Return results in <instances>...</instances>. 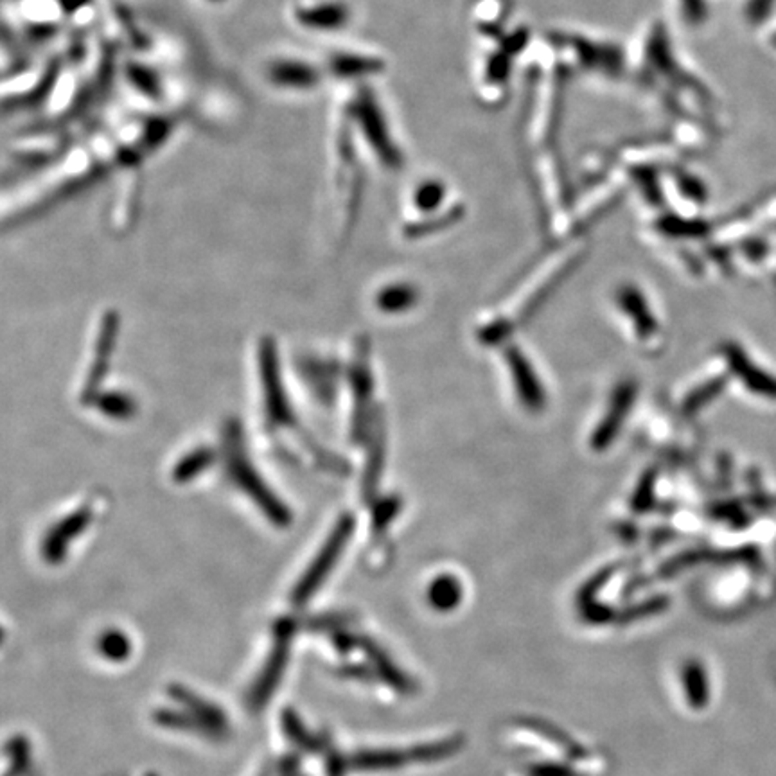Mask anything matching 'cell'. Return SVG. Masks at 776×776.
I'll return each mask as SVG.
<instances>
[{
  "label": "cell",
  "instance_id": "obj_1",
  "mask_svg": "<svg viewBox=\"0 0 776 776\" xmlns=\"http://www.w3.org/2000/svg\"><path fill=\"white\" fill-rule=\"evenodd\" d=\"M462 748V739H442L417 746L414 750H360L344 759L345 771H394L408 764H423L433 760L448 759Z\"/></svg>",
  "mask_w": 776,
  "mask_h": 776
},
{
  "label": "cell",
  "instance_id": "obj_2",
  "mask_svg": "<svg viewBox=\"0 0 776 776\" xmlns=\"http://www.w3.org/2000/svg\"><path fill=\"white\" fill-rule=\"evenodd\" d=\"M354 523L351 520V516H345L342 520L338 521L333 534L329 536L324 547L320 548L318 556L315 557V561L309 565L308 570L304 577L297 582L291 600L295 606H304L318 588L322 586V582L326 581L329 570L336 565L338 557L342 554L347 541L353 534Z\"/></svg>",
  "mask_w": 776,
  "mask_h": 776
},
{
  "label": "cell",
  "instance_id": "obj_3",
  "mask_svg": "<svg viewBox=\"0 0 776 776\" xmlns=\"http://www.w3.org/2000/svg\"><path fill=\"white\" fill-rule=\"evenodd\" d=\"M291 636H293V622L291 620L277 622L272 651L268 654V660H266L259 678L256 679V683L248 692V706L254 712H259L265 708L266 703L274 694L275 688L283 679L288 658H290Z\"/></svg>",
  "mask_w": 776,
  "mask_h": 776
},
{
  "label": "cell",
  "instance_id": "obj_4",
  "mask_svg": "<svg viewBox=\"0 0 776 776\" xmlns=\"http://www.w3.org/2000/svg\"><path fill=\"white\" fill-rule=\"evenodd\" d=\"M169 696L173 697L177 703L184 705L186 712L194 715L198 721H202L209 732L212 733V739H221L229 733V723L227 717L221 712L218 706L205 701L203 697L194 694L191 688L182 687V685H173L169 687Z\"/></svg>",
  "mask_w": 776,
  "mask_h": 776
},
{
  "label": "cell",
  "instance_id": "obj_5",
  "mask_svg": "<svg viewBox=\"0 0 776 776\" xmlns=\"http://www.w3.org/2000/svg\"><path fill=\"white\" fill-rule=\"evenodd\" d=\"M90 512L80 511L76 512L74 516H69L67 520L62 521L60 525H56L49 536L44 541V556L47 561L51 563H60L62 561L63 554L67 550V545L71 539L76 538L80 534L85 525H89Z\"/></svg>",
  "mask_w": 776,
  "mask_h": 776
},
{
  "label": "cell",
  "instance_id": "obj_6",
  "mask_svg": "<svg viewBox=\"0 0 776 776\" xmlns=\"http://www.w3.org/2000/svg\"><path fill=\"white\" fill-rule=\"evenodd\" d=\"M509 365H511L512 378L516 381V387H518L516 390L520 392L521 401L532 410L541 408L543 406V390H541L538 378L534 376V371L530 369L529 362L520 353H511Z\"/></svg>",
  "mask_w": 776,
  "mask_h": 776
},
{
  "label": "cell",
  "instance_id": "obj_7",
  "mask_svg": "<svg viewBox=\"0 0 776 776\" xmlns=\"http://www.w3.org/2000/svg\"><path fill=\"white\" fill-rule=\"evenodd\" d=\"M633 388L635 387L627 385V387H622L618 390L617 397H615L613 405L609 408L608 417L602 421L599 430L595 433V439H593L595 448H600V450L608 448L609 442L613 441V437H615V433L620 428V424L624 423V419H626L627 410H629L631 399H633V394H635Z\"/></svg>",
  "mask_w": 776,
  "mask_h": 776
},
{
  "label": "cell",
  "instance_id": "obj_8",
  "mask_svg": "<svg viewBox=\"0 0 776 776\" xmlns=\"http://www.w3.org/2000/svg\"><path fill=\"white\" fill-rule=\"evenodd\" d=\"M681 683H683V692L687 696L688 706L692 708H705L710 699V679L706 672L705 665L692 660L688 662L683 671H681Z\"/></svg>",
  "mask_w": 776,
  "mask_h": 776
},
{
  "label": "cell",
  "instance_id": "obj_9",
  "mask_svg": "<svg viewBox=\"0 0 776 776\" xmlns=\"http://www.w3.org/2000/svg\"><path fill=\"white\" fill-rule=\"evenodd\" d=\"M464 590L457 577L446 574L437 577L428 588V602L439 611H451L459 608V602L462 600Z\"/></svg>",
  "mask_w": 776,
  "mask_h": 776
},
{
  "label": "cell",
  "instance_id": "obj_10",
  "mask_svg": "<svg viewBox=\"0 0 776 776\" xmlns=\"http://www.w3.org/2000/svg\"><path fill=\"white\" fill-rule=\"evenodd\" d=\"M153 719H155V723L164 726V728H173V730H182V732H196L203 737H211L212 739L209 728L189 712H177V710L162 708L153 714Z\"/></svg>",
  "mask_w": 776,
  "mask_h": 776
},
{
  "label": "cell",
  "instance_id": "obj_11",
  "mask_svg": "<svg viewBox=\"0 0 776 776\" xmlns=\"http://www.w3.org/2000/svg\"><path fill=\"white\" fill-rule=\"evenodd\" d=\"M620 302L631 318L635 317L638 333L642 336L653 335L654 320L651 318L649 308L645 306L644 299L640 297V293L636 290H624Z\"/></svg>",
  "mask_w": 776,
  "mask_h": 776
},
{
  "label": "cell",
  "instance_id": "obj_12",
  "mask_svg": "<svg viewBox=\"0 0 776 776\" xmlns=\"http://www.w3.org/2000/svg\"><path fill=\"white\" fill-rule=\"evenodd\" d=\"M283 728L286 737H288L299 750L308 751V753H313V751L318 750L317 739L308 732V728L302 724L299 715L295 714L293 710H284Z\"/></svg>",
  "mask_w": 776,
  "mask_h": 776
},
{
  "label": "cell",
  "instance_id": "obj_13",
  "mask_svg": "<svg viewBox=\"0 0 776 776\" xmlns=\"http://www.w3.org/2000/svg\"><path fill=\"white\" fill-rule=\"evenodd\" d=\"M99 653L112 662H123L132 653V644L121 631H106L97 642Z\"/></svg>",
  "mask_w": 776,
  "mask_h": 776
},
{
  "label": "cell",
  "instance_id": "obj_14",
  "mask_svg": "<svg viewBox=\"0 0 776 776\" xmlns=\"http://www.w3.org/2000/svg\"><path fill=\"white\" fill-rule=\"evenodd\" d=\"M415 297H417V293H415L414 288L403 284V286H390V288H387L378 297V302H380L381 309L390 311V313H397V311H405V309L410 308L415 302Z\"/></svg>",
  "mask_w": 776,
  "mask_h": 776
},
{
  "label": "cell",
  "instance_id": "obj_15",
  "mask_svg": "<svg viewBox=\"0 0 776 776\" xmlns=\"http://www.w3.org/2000/svg\"><path fill=\"white\" fill-rule=\"evenodd\" d=\"M211 464V453L207 450L194 451L191 457H187L186 460H182L178 464L177 471H175V477L180 480H189L194 477L196 471H203Z\"/></svg>",
  "mask_w": 776,
  "mask_h": 776
},
{
  "label": "cell",
  "instance_id": "obj_16",
  "mask_svg": "<svg viewBox=\"0 0 776 776\" xmlns=\"http://www.w3.org/2000/svg\"><path fill=\"white\" fill-rule=\"evenodd\" d=\"M101 408L108 415L121 417V415H128L132 412V401L121 394H115V396L106 397L105 401L101 403Z\"/></svg>",
  "mask_w": 776,
  "mask_h": 776
},
{
  "label": "cell",
  "instance_id": "obj_17",
  "mask_svg": "<svg viewBox=\"0 0 776 776\" xmlns=\"http://www.w3.org/2000/svg\"><path fill=\"white\" fill-rule=\"evenodd\" d=\"M439 198H441V189H435L432 186V189H424L419 196V202H423L424 207H433V205H437Z\"/></svg>",
  "mask_w": 776,
  "mask_h": 776
},
{
  "label": "cell",
  "instance_id": "obj_18",
  "mask_svg": "<svg viewBox=\"0 0 776 776\" xmlns=\"http://www.w3.org/2000/svg\"><path fill=\"white\" fill-rule=\"evenodd\" d=\"M327 771H329V776H344V760H338L336 757H329Z\"/></svg>",
  "mask_w": 776,
  "mask_h": 776
},
{
  "label": "cell",
  "instance_id": "obj_19",
  "mask_svg": "<svg viewBox=\"0 0 776 776\" xmlns=\"http://www.w3.org/2000/svg\"><path fill=\"white\" fill-rule=\"evenodd\" d=\"M771 0H755V13H764L768 9Z\"/></svg>",
  "mask_w": 776,
  "mask_h": 776
},
{
  "label": "cell",
  "instance_id": "obj_20",
  "mask_svg": "<svg viewBox=\"0 0 776 776\" xmlns=\"http://www.w3.org/2000/svg\"><path fill=\"white\" fill-rule=\"evenodd\" d=\"M261 776H266V775H261Z\"/></svg>",
  "mask_w": 776,
  "mask_h": 776
}]
</instances>
